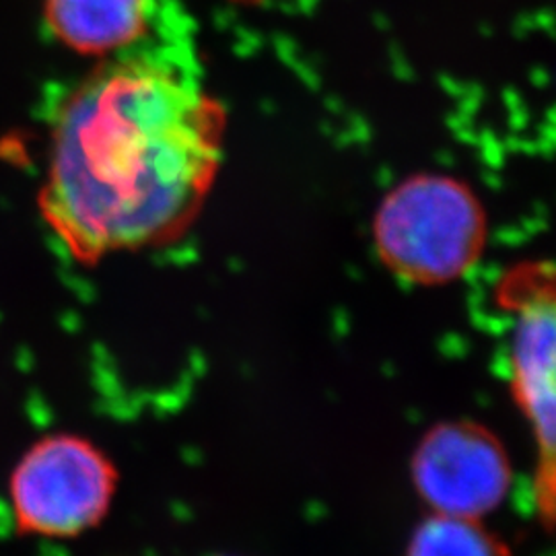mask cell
Wrapping results in <instances>:
<instances>
[{"instance_id":"obj_1","label":"cell","mask_w":556,"mask_h":556,"mask_svg":"<svg viewBox=\"0 0 556 556\" xmlns=\"http://www.w3.org/2000/svg\"><path fill=\"white\" fill-rule=\"evenodd\" d=\"M227 112L172 62L126 59L60 108L38 206L85 266L160 248L199 219L225 155Z\"/></svg>"},{"instance_id":"obj_2","label":"cell","mask_w":556,"mask_h":556,"mask_svg":"<svg viewBox=\"0 0 556 556\" xmlns=\"http://www.w3.org/2000/svg\"><path fill=\"white\" fill-rule=\"evenodd\" d=\"M489 239V219L475 190L443 174L400 181L379 202L374 219L378 258L394 277L439 287L466 277Z\"/></svg>"},{"instance_id":"obj_3","label":"cell","mask_w":556,"mask_h":556,"mask_svg":"<svg viewBox=\"0 0 556 556\" xmlns=\"http://www.w3.org/2000/svg\"><path fill=\"white\" fill-rule=\"evenodd\" d=\"M114 462L89 439L54 433L34 443L9 482L23 536L77 538L108 516L118 489Z\"/></svg>"},{"instance_id":"obj_4","label":"cell","mask_w":556,"mask_h":556,"mask_svg":"<svg viewBox=\"0 0 556 556\" xmlns=\"http://www.w3.org/2000/svg\"><path fill=\"white\" fill-rule=\"evenodd\" d=\"M497 303L514 314L509 351L511 394L532 427L538 447L536 503L546 530L555 519V275L528 262L505 273Z\"/></svg>"},{"instance_id":"obj_5","label":"cell","mask_w":556,"mask_h":556,"mask_svg":"<svg viewBox=\"0 0 556 556\" xmlns=\"http://www.w3.org/2000/svg\"><path fill=\"white\" fill-rule=\"evenodd\" d=\"M413 482L433 514L482 519L511 486V462L493 431L475 420H447L418 441Z\"/></svg>"},{"instance_id":"obj_6","label":"cell","mask_w":556,"mask_h":556,"mask_svg":"<svg viewBox=\"0 0 556 556\" xmlns=\"http://www.w3.org/2000/svg\"><path fill=\"white\" fill-rule=\"evenodd\" d=\"M56 40L83 56L124 52L142 40L155 17V0H41Z\"/></svg>"},{"instance_id":"obj_7","label":"cell","mask_w":556,"mask_h":556,"mask_svg":"<svg viewBox=\"0 0 556 556\" xmlns=\"http://www.w3.org/2000/svg\"><path fill=\"white\" fill-rule=\"evenodd\" d=\"M406 556H509V548L480 519L433 514L415 530Z\"/></svg>"}]
</instances>
